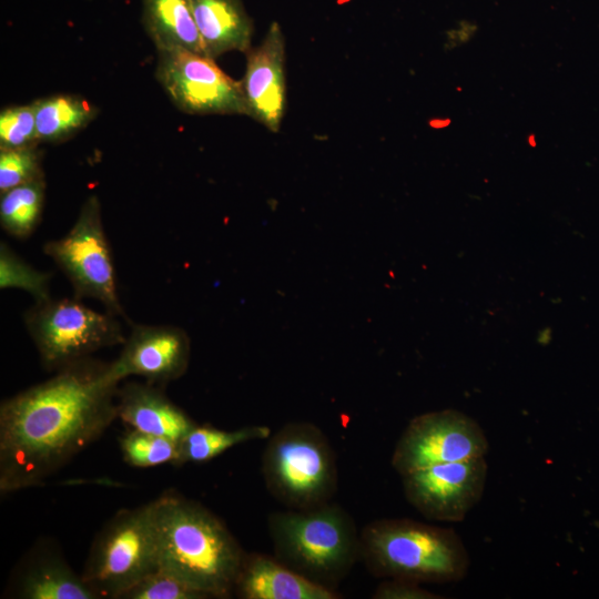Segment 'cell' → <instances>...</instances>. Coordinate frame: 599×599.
Instances as JSON below:
<instances>
[{
	"label": "cell",
	"instance_id": "1",
	"mask_svg": "<svg viewBox=\"0 0 599 599\" xmlns=\"http://www.w3.org/2000/svg\"><path fill=\"white\" fill-rule=\"evenodd\" d=\"M111 363L88 357L0 405V491L41 486L118 418Z\"/></svg>",
	"mask_w": 599,
	"mask_h": 599
},
{
	"label": "cell",
	"instance_id": "6",
	"mask_svg": "<svg viewBox=\"0 0 599 599\" xmlns=\"http://www.w3.org/2000/svg\"><path fill=\"white\" fill-rule=\"evenodd\" d=\"M159 569L152 501L115 512L94 537L82 577L99 599L120 597Z\"/></svg>",
	"mask_w": 599,
	"mask_h": 599
},
{
	"label": "cell",
	"instance_id": "20",
	"mask_svg": "<svg viewBox=\"0 0 599 599\" xmlns=\"http://www.w3.org/2000/svg\"><path fill=\"white\" fill-rule=\"evenodd\" d=\"M270 436L271 429L264 425H250L234 430L196 425L179 441V466L206 463L236 445Z\"/></svg>",
	"mask_w": 599,
	"mask_h": 599
},
{
	"label": "cell",
	"instance_id": "17",
	"mask_svg": "<svg viewBox=\"0 0 599 599\" xmlns=\"http://www.w3.org/2000/svg\"><path fill=\"white\" fill-rule=\"evenodd\" d=\"M205 54L216 59L251 49L253 21L241 0H191Z\"/></svg>",
	"mask_w": 599,
	"mask_h": 599
},
{
	"label": "cell",
	"instance_id": "8",
	"mask_svg": "<svg viewBox=\"0 0 599 599\" xmlns=\"http://www.w3.org/2000/svg\"><path fill=\"white\" fill-rule=\"evenodd\" d=\"M43 253L70 281L74 296L93 298L115 316H124L118 295L112 250L104 231L101 203L90 195L69 232L47 241Z\"/></svg>",
	"mask_w": 599,
	"mask_h": 599
},
{
	"label": "cell",
	"instance_id": "14",
	"mask_svg": "<svg viewBox=\"0 0 599 599\" xmlns=\"http://www.w3.org/2000/svg\"><path fill=\"white\" fill-rule=\"evenodd\" d=\"M6 595L20 599H99L58 547L43 540L20 560Z\"/></svg>",
	"mask_w": 599,
	"mask_h": 599
},
{
	"label": "cell",
	"instance_id": "25",
	"mask_svg": "<svg viewBox=\"0 0 599 599\" xmlns=\"http://www.w3.org/2000/svg\"><path fill=\"white\" fill-rule=\"evenodd\" d=\"M41 177L44 173L38 146L0 150V194Z\"/></svg>",
	"mask_w": 599,
	"mask_h": 599
},
{
	"label": "cell",
	"instance_id": "18",
	"mask_svg": "<svg viewBox=\"0 0 599 599\" xmlns=\"http://www.w3.org/2000/svg\"><path fill=\"white\" fill-rule=\"evenodd\" d=\"M142 4V21L156 51L183 49L206 55L191 0H143Z\"/></svg>",
	"mask_w": 599,
	"mask_h": 599
},
{
	"label": "cell",
	"instance_id": "4",
	"mask_svg": "<svg viewBox=\"0 0 599 599\" xmlns=\"http://www.w3.org/2000/svg\"><path fill=\"white\" fill-rule=\"evenodd\" d=\"M275 557L308 580L334 590L359 558V534L339 505L287 509L268 515Z\"/></svg>",
	"mask_w": 599,
	"mask_h": 599
},
{
	"label": "cell",
	"instance_id": "26",
	"mask_svg": "<svg viewBox=\"0 0 599 599\" xmlns=\"http://www.w3.org/2000/svg\"><path fill=\"white\" fill-rule=\"evenodd\" d=\"M120 599H207L176 577L158 569L128 589Z\"/></svg>",
	"mask_w": 599,
	"mask_h": 599
},
{
	"label": "cell",
	"instance_id": "27",
	"mask_svg": "<svg viewBox=\"0 0 599 599\" xmlns=\"http://www.w3.org/2000/svg\"><path fill=\"white\" fill-rule=\"evenodd\" d=\"M374 599H434L435 593L419 587V582L405 579H388L373 593Z\"/></svg>",
	"mask_w": 599,
	"mask_h": 599
},
{
	"label": "cell",
	"instance_id": "13",
	"mask_svg": "<svg viewBox=\"0 0 599 599\" xmlns=\"http://www.w3.org/2000/svg\"><path fill=\"white\" fill-rule=\"evenodd\" d=\"M241 84L247 115L271 132H278L286 106V80L285 38L276 21L270 24L260 45L246 52Z\"/></svg>",
	"mask_w": 599,
	"mask_h": 599
},
{
	"label": "cell",
	"instance_id": "16",
	"mask_svg": "<svg viewBox=\"0 0 599 599\" xmlns=\"http://www.w3.org/2000/svg\"><path fill=\"white\" fill-rule=\"evenodd\" d=\"M234 595L242 599H337L335 590L317 585L275 556L245 554Z\"/></svg>",
	"mask_w": 599,
	"mask_h": 599
},
{
	"label": "cell",
	"instance_id": "12",
	"mask_svg": "<svg viewBox=\"0 0 599 599\" xmlns=\"http://www.w3.org/2000/svg\"><path fill=\"white\" fill-rule=\"evenodd\" d=\"M119 356L110 362L118 382L139 376L164 387L182 377L191 357L187 333L174 325L131 324Z\"/></svg>",
	"mask_w": 599,
	"mask_h": 599
},
{
	"label": "cell",
	"instance_id": "5",
	"mask_svg": "<svg viewBox=\"0 0 599 599\" xmlns=\"http://www.w3.org/2000/svg\"><path fill=\"white\" fill-rule=\"evenodd\" d=\"M262 475L270 494L288 509L329 502L337 489V465L325 434L309 423H292L268 437Z\"/></svg>",
	"mask_w": 599,
	"mask_h": 599
},
{
	"label": "cell",
	"instance_id": "22",
	"mask_svg": "<svg viewBox=\"0 0 599 599\" xmlns=\"http://www.w3.org/2000/svg\"><path fill=\"white\" fill-rule=\"evenodd\" d=\"M119 447L124 461L133 467L180 464L179 441L167 437L128 428L119 438Z\"/></svg>",
	"mask_w": 599,
	"mask_h": 599
},
{
	"label": "cell",
	"instance_id": "10",
	"mask_svg": "<svg viewBox=\"0 0 599 599\" xmlns=\"http://www.w3.org/2000/svg\"><path fill=\"white\" fill-rule=\"evenodd\" d=\"M488 440L481 427L456 409L414 417L396 443L392 465L400 475L433 465L485 457Z\"/></svg>",
	"mask_w": 599,
	"mask_h": 599
},
{
	"label": "cell",
	"instance_id": "23",
	"mask_svg": "<svg viewBox=\"0 0 599 599\" xmlns=\"http://www.w3.org/2000/svg\"><path fill=\"white\" fill-rule=\"evenodd\" d=\"M52 274L34 268L20 257L6 242L0 244V287L19 288L29 293L34 302L51 297Z\"/></svg>",
	"mask_w": 599,
	"mask_h": 599
},
{
	"label": "cell",
	"instance_id": "24",
	"mask_svg": "<svg viewBox=\"0 0 599 599\" xmlns=\"http://www.w3.org/2000/svg\"><path fill=\"white\" fill-rule=\"evenodd\" d=\"M37 133L33 101L11 105L0 112V150L35 148L40 144Z\"/></svg>",
	"mask_w": 599,
	"mask_h": 599
},
{
	"label": "cell",
	"instance_id": "19",
	"mask_svg": "<svg viewBox=\"0 0 599 599\" xmlns=\"http://www.w3.org/2000/svg\"><path fill=\"white\" fill-rule=\"evenodd\" d=\"M37 133L41 143H60L91 123L98 109L74 94H53L33 101Z\"/></svg>",
	"mask_w": 599,
	"mask_h": 599
},
{
	"label": "cell",
	"instance_id": "7",
	"mask_svg": "<svg viewBox=\"0 0 599 599\" xmlns=\"http://www.w3.org/2000/svg\"><path fill=\"white\" fill-rule=\"evenodd\" d=\"M23 323L49 372L122 345L125 339L118 316L94 311L75 296L34 302L23 313Z\"/></svg>",
	"mask_w": 599,
	"mask_h": 599
},
{
	"label": "cell",
	"instance_id": "2",
	"mask_svg": "<svg viewBox=\"0 0 599 599\" xmlns=\"http://www.w3.org/2000/svg\"><path fill=\"white\" fill-rule=\"evenodd\" d=\"M159 569L209 598H230L245 551L201 502L167 490L152 500Z\"/></svg>",
	"mask_w": 599,
	"mask_h": 599
},
{
	"label": "cell",
	"instance_id": "21",
	"mask_svg": "<svg viewBox=\"0 0 599 599\" xmlns=\"http://www.w3.org/2000/svg\"><path fill=\"white\" fill-rule=\"evenodd\" d=\"M45 199L44 177L0 194V224L9 235L28 238L41 221Z\"/></svg>",
	"mask_w": 599,
	"mask_h": 599
},
{
	"label": "cell",
	"instance_id": "9",
	"mask_svg": "<svg viewBox=\"0 0 599 599\" xmlns=\"http://www.w3.org/2000/svg\"><path fill=\"white\" fill-rule=\"evenodd\" d=\"M155 78L184 113L247 115L241 81L212 58L183 49L158 51Z\"/></svg>",
	"mask_w": 599,
	"mask_h": 599
},
{
	"label": "cell",
	"instance_id": "3",
	"mask_svg": "<svg viewBox=\"0 0 599 599\" xmlns=\"http://www.w3.org/2000/svg\"><path fill=\"white\" fill-rule=\"evenodd\" d=\"M359 558L377 578L455 582L469 568L468 552L454 529L407 518L377 519L359 534Z\"/></svg>",
	"mask_w": 599,
	"mask_h": 599
},
{
	"label": "cell",
	"instance_id": "15",
	"mask_svg": "<svg viewBox=\"0 0 599 599\" xmlns=\"http://www.w3.org/2000/svg\"><path fill=\"white\" fill-rule=\"evenodd\" d=\"M118 418L128 428L180 441L197 424L164 393L148 382H125L116 396Z\"/></svg>",
	"mask_w": 599,
	"mask_h": 599
},
{
	"label": "cell",
	"instance_id": "11",
	"mask_svg": "<svg viewBox=\"0 0 599 599\" xmlns=\"http://www.w3.org/2000/svg\"><path fill=\"white\" fill-rule=\"evenodd\" d=\"M487 468L484 457L433 465L402 476L404 494L427 519L461 521L483 496Z\"/></svg>",
	"mask_w": 599,
	"mask_h": 599
}]
</instances>
